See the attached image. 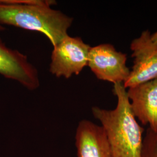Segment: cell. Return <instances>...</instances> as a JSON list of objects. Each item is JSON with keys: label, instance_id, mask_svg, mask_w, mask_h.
Returning <instances> with one entry per match:
<instances>
[{"label": "cell", "instance_id": "cell-7", "mask_svg": "<svg viewBox=\"0 0 157 157\" xmlns=\"http://www.w3.org/2000/svg\"><path fill=\"white\" fill-rule=\"evenodd\" d=\"M127 95L136 118L157 133V78L129 87Z\"/></svg>", "mask_w": 157, "mask_h": 157}, {"label": "cell", "instance_id": "cell-11", "mask_svg": "<svg viewBox=\"0 0 157 157\" xmlns=\"http://www.w3.org/2000/svg\"><path fill=\"white\" fill-rule=\"evenodd\" d=\"M5 29L6 28H5L3 26H2V25H0V32L4 30H5Z\"/></svg>", "mask_w": 157, "mask_h": 157}, {"label": "cell", "instance_id": "cell-8", "mask_svg": "<svg viewBox=\"0 0 157 157\" xmlns=\"http://www.w3.org/2000/svg\"><path fill=\"white\" fill-rule=\"evenodd\" d=\"M76 157H113L102 127L87 119L80 121L75 134Z\"/></svg>", "mask_w": 157, "mask_h": 157}, {"label": "cell", "instance_id": "cell-3", "mask_svg": "<svg viewBox=\"0 0 157 157\" xmlns=\"http://www.w3.org/2000/svg\"><path fill=\"white\" fill-rule=\"evenodd\" d=\"M53 47L50 72L57 78H70L87 66L91 47L81 38L67 35Z\"/></svg>", "mask_w": 157, "mask_h": 157}, {"label": "cell", "instance_id": "cell-10", "mask_svg": "<svg viewBox=\"0 0 157 157\" xmlns=\"http://www.w3.org/2000/svg\"><path fill=\"white\" fill-rule=\"evenodd\" d=\"M151 40L153 43L157 46V30L154 33L151 34Z\"/></svg>", "mask_w": 157, "mask_h": 157}, {"label": "cell", "instance_id": "cell-6", "mask_svg": "<svg viewBox=\"0 0 157 157\" xmlns=\"http://www.w3.org/2000/svg\"><path fill=\"white\" fill-rule=\"evenodd\" d=\"M0 75L18 82L29 90L40 86L38 71L29 62L28 57L7 47L0 39Z\"/></svg>", "mask_w": 157, "mask_h": 157}, {"label": "cell", "instance_id": "cell-5", "mask_svg": "<svg viewBox=\"0 0 157 157\" xmlns=\"http://www.w3.org/2000/svg\"><path fill=\"white\" fill-rule=\"evenodd\" d=\"M130 48L134 60L129 78L124 83L126 89L157 78V46L151 40L150 32H142L132 40Z\"/></svg>", "mask_w": 157, "mask_h": 157}, {"label": "cell", "instance_id": "cell-9", "mask_svg": "<svg viewBox=\"0 0 157 157\" xmlns=\"http://www.w3.org/2000/svg\"><path fill=\"white\" fill-rule=\"evenodd\" d=\"M141 157H157V133L149 128L144 136Z\"/></svg>", "mask_w": 157, "mask_h": 157}, {"label": "cell", "instance_id": "cell-2", "mask_svg": "<svg viewBox=\"0 0 157 157\" xmlns=\"http://www.w3.org/2000/svg\"><path fill=\"white\" fill-rule=\"evenodd\" d=\"M50 0H0V25L42 33L53 47L67 34L73 18L53 10Z\"/></svg>", "mask_w": 157, "mask_h": 157}, {"label": "cell", "instance_id": "cell-4", "mask_svg": "<svg viewBox=\"0 0 157 157\" xmlns=\"http://www.w3.org/2000/svg\"><path fill=\"white\" fill-rule=\"evenodd\" d=\"M126 61V54L111 44H101L91 47L87 66L99 80L124 84L130 73Z\"/></svg>", "mask_w": 157, "mask_h": 157}, {"label": "cell", "instance_id": "cell-1", "mask_svg": "<svg viewBox=\"0 0 157 157\" xmlns=\"http://www.w3.org/2000/svg\"><path fill=\"white\" fill-rule=\"evenodd\" d=\"M112 91L117 98L116 108L94 106L92 114L105 131L113 157H141L144 129L134 115L124 84H113Z\"/></svg>", "mask_w": 157, "mask_h": 157}]
</instances>
